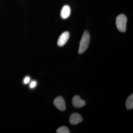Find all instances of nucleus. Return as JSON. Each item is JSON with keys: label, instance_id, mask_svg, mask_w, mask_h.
Returning <instances> with one entry per match:
<instances>
[{"label": "nucleus", "instance_id": "7ed1b4c3", "mask_svg": "<svg viewBox=\"0 0 133 133\" xmlns=\"http://www.w3.org/2000/svg\"><path fill=\"white\" fill-rule=\"evenodd\" d=\"M53 104L58 109L61 111H64L66 109L65 101L62 96H58L54 100Z\"/></svg>", "mask_w": 133, "mask_h": 133}, {"label": "nucleus", "instance_id": "20e7f679", "mask_svg": "<svg viewBox=\"0 0 133 133\" xmlns=\"http://www.w3.org/2000/svg\"><path fill=\"white\" fill-rule=\"evenodd\" d=\"M83 121V118L80 114L77 113L72 114L70 116L69 121L72 125H75Z\"/></svg>", "mask_w": 133, "mask_h": 133}, {"label": "nucleus", "instance_id": "9b49d317", "mask_svg": "<svg viewBox=\"0 0 133 133\" xmlns=\"http://www.w3.org/2000/svg\"><path fill=\"white\" fill-rule=\"evenodd\" d=\"M30 80V78L28 77H26L24 78V83L25 84H27L29 82Z\"/></svg>", "mask_w": 133, "mask_h": 133}, {"label": "nucleus", "instance_id": "0eeeda50", "mask_svg": "<svg viewBox=\"0 0 133 133\" xmlns=\"http://www.w3.org/2000/svg\"><path fill=\"white\" fill-rule=\"evenodd\" d=\"M71 14V9L68 5H65L62 8L61 12V16L63 19H66L70 16Z\"/></svg>", "mask_w": 133, "mask_h": 133}, {"label": "nucleus", "instance_id": "f03ea898", "mask_svg": "<svg viewBox=\"0 0 133 133\" xmlns=\"http://www.w3.org/2000/svg\"><path fill=\"white\" fill-rule=\"evenodd\" d=\"M127 18L124 14H120L116 18V26L118 30L121 32H124L126 30Z\"/></svg>", "mask_w": 133, "mask_h": 133}, {"label": "nucleus", "instance_id": "423d86ee", "mask_svg": "<svg viewBox=\"0 0 133 133\" xmlns=\"http://www.w3.org/2000/svg\"><path fill=\"white\" fill-rule=\"evenodd\" d=\"M72 104L74 107L81 108L85 105L86 102L84 100L81 99L78 95H75L72 99Z\"/></svg>", "mask_w": 133, "mask_h": 133}, {"label": "nucleus", "instance_id": "39448f33", "mask_svg": "<svg viewBox=\"0 0 133 133\" xmlns=\"http://www.w3.org/2000/svg\"><path fill=\"white\" fill-rule=\"evenodd\" d=\"M69 37L70 33L68 31H65L62 33L58 41L57 44L58 46L62 47L69 40Z\"/></svg>", "mask_w": 133, "mask_h": 133}, {"label": "nucleus", "instance_id": "1a4fd4ad", "mask_svg": "<svg viewBox=\"0 0 133 133\" xmlns=\"http://www.w3.org/2000/svg\"><path fill=\"white\" fill-rule=\"evenodd\" d=\"M57 133H70L69 129L65 126H62L59 128L56 131Z\"/></svg>", "mask_w": 133, "mask_h": 133}, {"label": "nucleus", "instance_id": "f257e3e1", "mask_svg": "<svg viewBox=\"0 0 133 133\" xmlns=\"http://www.w3.org/2000/svg\"><path fill=\"white\" fill-rule=\"evenodd\" d=\"M90 41V37L89 32L85 30L83 33L79 44L78 52L79 54H82L85 51L89 46Z\"/></svg>", "mask_w": 133, "mask_h": 133}, {"label": "nucleus", "instance_id": "6e6552de", "mask_svg": "<svg viewBox=\"0 0 133 133\" xmlns=\"http://www.w3.org/2000/svg\"><path fill=\"white\" fill-rule=\"evenodd\" d=\"M126 107L128 110L132 109L133 108V94H132L128 98L126 101Z\"/></svg>", "mask_w": 133, "mask_h": 133}, {"label": "nucleus", "instance_id": "9d476101", "mask_svg": "<svg viewBox=\"0 0 133 133\" xmlns=\"http://www.w3.org/2000/svg\"><path fill=\"white\" fill-rule=\"evenodd\" d=\"M36 82L35 81H33L30 83V87L31 88H34V87H35L36 85Z\"/></svg>", "mask_w": 133, "mask_h": 133}]
</instances>
